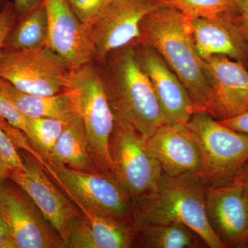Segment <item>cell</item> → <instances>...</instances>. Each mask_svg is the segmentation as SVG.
<instances>
[{
    "label": "cell",
    "mask_w": 248,
    "mask_h": 248,
    "mask_svg": "<svg viewBox=\"0 0 248 248\" xmlns=\"http://www.w3.org/2000/svg\"><path fill=\"white\" fill-rule=\"evenodd\" d=\"M146 143L148 151L166 175L195 173L203 176L202 148L187 124H164L147 138Z\"/></svg>",
    "instance_id": "9a60e30c"
},
{
    "label": "cell",
    "mask_w": 248,
    "mask_h": 248,
    "mask_svg": "<svg viewBox=\"0 0 248 248\" xmlns=\"http://www.w3.org/2000/svg\"><path fill=\"white\" fill-rule=\"evenodd\" d=\"M8 1H9V0H0V13H1L2 9H4L5 5L6 4Z\"/></svg>",
    "instance_id": "e575fe53"
},
{
    "label": "cell",
    "mask_w": 248,
    "mask_h": 248,
    "mask_svg": "<svg viewBox=\"0 0 248 248\" xmlns=\"http://www.w3.org/2000/svg\"><path fill=\"white\" fill-rule=\"evenodd\" d=\"M48 23L47 46L72 71L95 61L91 29L77 17L66 0H44Z\"/></svg>",
    "instance_id": "7c38bea8"
},
{
    "label": "cell",
    "mask_w": 248,
    "mask_h": 248,
    "mask_svg": "<svg viewBox=\"0 0 248 248\" xmlns=\"http://www.w3.org/2000/svg\"><path fill=\"white\" fill-rule=\"evenodd\" d=\"M9 170V166H7L4 160L3 159L2 156L0 155V185L5 179H7Z\"/></svg>",
    "instance_id": "836d02e7"
},
{
    "label": "cell",
    "mask_w": 248,
    "mask_h": 248,
    "mask_svg": "<svg viewBox=\"0 0 248 248\" xmlns=\"http://www.w3.org/2000/svg\"><path fill=\"white\" fill-rule=\"evenodd\" d=\"M0 88L26 117L71 120L79 113L76 94L71 89L55 95L28 94L0 78Z\"/></svg>",
    "instance_id": "d6986e66"
},
{
    "label": "cell",
    "mask_w": 248,
    "mask_h": 248,
    "mask_svg": "<svg viewBox=\"0 0 248 248\" xmlns=\"http://www.w3.org/2000/svg\"><path fill=\"white\" fill-rule=\"evenodd\" d=\"M95 63L115 120L129 124L147 138L167 124L133 43Z\"/></svg>",
    "instance_id": "7a4b0ae2"
},
{
    "label": "cell",
    "mask_w": 248,
    "mask_h": 248,
    "mask_svg": "<svg viewBox=\"0 0 248 248\" xmlns=\"http://www.w3.org/2000/svg\"><path fill=\"white\" fill-rule=\"evenodd\" d=\"M135 228L133 247L196 248L206 246L200 236L182 223H151Z\"/></svg>",
    "instance_id": "44dd1931"
},
{
    "label": "cell",
    "mask_w": 248,
    "mask_h": 248,
    "mask_svg": "<svg viewBox=\"0 0 248 248\" xmlns=\"http://www.w3.org/2000/svg\"><path fill=\"white\" fill-rule=\"evenodd\" d=\"M73 71L48 46L42 48L3 50L0 78L28 94L55 95L71 89Z\"/></svg>",
    "instance_id": "52a82bcc"
},
{
    "label": "cell",
    "mask_w": 248,
    "mask_h": 248,
    "mask_svg": "<svg viewBox=\"0 0 248 248\" xmlns=\"http://www.w3.org/2000/svg\"><path fill=\"white\" fill-rule=\"evenodd\" d=\"M205 209L212 229L226 248H248V202L239 182L207 186Z\"/></svg>",
    "instance_id": "4fadbf2b"
},
{
    "label": "cell",
    "mask_w": 248,
    "mask_h": 248,
    "mask_svg": "<svg viewBox=\"0 0 248 248\" xmlns=\"http://www.w3.org/2000/svg\"><path fill=\"white\" fill-rule=\"evenodd\" d=\"M136 42L150 46L164 59L187 89L196 112L210 114V84L188 17L173 8L161 6L143 18L141 37Z\"/></svg>",
    "instance_id": "6da1fadb"
},
{
    "label": "cell",
    "mask_w": 248,
    "mask_h": 248,
    "mask_svg": "<svg viewBox=\"0 0 248 248\" xmlns=\"http://www.w3.org/2000/svg\"><path fill=\"white\" fill-rule=\"evenodd\" d=\"M70 121L28 117L29 135L27 137L46 162L49 155Z\"/></svg>",
    "instance_id": "603a6c76"
},
{
    "label": "cell",
    "mask_w": 248,
    "mask_h": 248,
    "mask_svg": "<svg viewBox=\"0 0 248 248\" xmlns=\"http://www.w3.org/2000/svg\"><path fill=\"white\" fill-rule=\"evenodd\" d=\"M75 221L62 248H128L133 247L135 226L113 217L82 211Z\"/></svg>",
    "instance_id": "ac0fdd59"
},
{
    "label": "cell",
    "mask_w": 248,
    "mask_h": 248,
    "mask_svg": "<svg viewBox=\"0 0 248 248\" xmlns=\"http://www.w3.org/2000/svg\"><path fill=\"white\" fill-rule=\"evenodd\" d=\"M81 22L90 26L107 9L112 0H66Z\"/></svg>",
    "instance_id": "d4e9b609"
},
{
    "label": "cell",
    "mask_w": 248,
    "mask_h": 248,
    "mask_svg": "<svg viewBox=\"0 0 248 248\" xmlns=\"http://www.w3.org/2000/svg\"><path fill=\"white\" fill-rule=\"evenodd\" d=\"M186 124L202 148L205 184L234 182L248 161V134L228 128L205 112H195Z\"/></svg>",
    "instance_id": "8992f818"
},
{
    "label": "cell",
    "mask_w": 248,
    "mask_h": 248,
    "mask_svg": "<svg viewBox=\"0 0 248 248\" xmlns=\"http://www.w3.org/2000/svg\"><path fill=\"white\" fill-rule=\"evenodd\" d=\"M72 78L71 89L76 94L93 164L98 172L112 174L109 141L115 117L97 63L74 70Z\"/></svg>",
    "instance_id": "277c9868"
},
{
    "label": "cell",
    "mask_w": 248,
    "mask_h": 248,
    "mask_svg": "<svg viewBox=\"0 0 248 248\" xmlns=\"http://www.w3.org/2000/svg\"><path fill=\"white\" fill-rule=\"evenodd\" d=\"M0 209L16 248H62L58 232L30 196L9 178L0 185Z\"/></svg>",
    "instance_id": "9c48e42d"
},
{
    "label": "cell",
    "mask_w": 248,
    "mask_h": 248,
    "mask_svg": "<svg viewBox=\"0 0 248 248\" xmlns=\"http://www.w3.org/2000/svg\"><path fill=\"white\" fill-rule=\"evenodd\" d=\"M0 248H16L12 236L0 209Z\"/></svg>",
    "instance_id": "1f68e13d"
},
{
    "label": "cell",
    "mask_w": 248,
    "mask_h": 248,
    "mask_svg": "<svg viewBox=\"0 0 248 248\" xmlns=\"http://www.w3.org/2000/svg\"><path fill=\"white\" fill-rule=\"evenodd\" d=\"M228 128L236 131L248 134V108L244 113L226 120H218Z\"/></svg>",
    "instance_id": "f546056e"
},
{
    "label": "cell",
    "mask_w": 248,
    "mask_h": 248,
    "mask_svg": "<svg viewBox=\"0 0 248 248\" xmlns=\"http://www.w3.org/2000/svg\"><path fill=\"white\" fill-rule=\"evenodd\" d=\"M16 20L17 16L15 11L14 4L9 1L0 13V53L5 38Z\"/></svg>",
    "instance_id": "83f0119b"
},
{
    "label": "cell",
    "mask_w": 248,
    "mask_h": 248,
    "mask_svg": "<svg viewBox=\"0 0 248 248\" xmlns=\"http://www.w3.org/2000/svg\"><path fill=\"white\" fill-rule=\"evenodd\" d=\"M48 162L80 172H98L90 156L84 124L79 113L67 124L49 155Z\"/></svg>",
    "instance_id": "ffe728a7"
},
{
    "label": "cell",
    "mask_w": 248,
    "mask_h": 248,
    "mask_svg": "<svg viewBox=\"0 0 248 248\" xmlns=\"http://www.w3.org/2000/svg\"><path fill=\"white\" fill-rule=\"evenodd\" d=\"M235 180L237 181L243 186L245 196L248 202V161L240 171Z\"/></svg>",
    "instance_id": "d6a6232c"
},
{
    "label": "cell",
    "mask_w": 248,
    "mask_h": 248,
    "mask_svg": "<svg viewBox=\"0 0 248 248\" xmlns=\"http://www.w3.org/2000/svg\"><path fill=\"white\" fill-rule=\"evenodd\" d=\"M210 87V115L226 120L248 108V70L244 63L222 55L203 60Z\"/></svg>",
    "instance_id": "5bb4252c"
},
{
    "label": "cell",
    "mask_w": 248,
    "mask_h": 248,
    "mask_svg": "<svg viewBox=\"0 0 248 248\" xmlns=\"http://www.w3.org/2000/svg\"><path fill=\"white\" fill-rule=\"evenodd\" d=\"M0 155L10 170L25 172L27 171L22 156L14 142L0 125Z\"/></svg>",
    "instance_id": "4316f807"
},
{
    "label": "cell",
    "mask_w": 248,
    "mask_h": 248,
    "mask_svg": "<svg viewBox=\"0 0 248 248\" xmlns=\"http://www.w3.org/2000/svg\"><path fill=\"white\" fill-rule=\"evenodd\" d=\"M48 23L45 5L18 18L3 43V50L42 48L47 46Z\"/></svg>",
    "instance_id": "7402d4cb"
},
{
    "label": "cell",
    "mask_w": 248,
    "mask_h": 248,
    "mask_svg": "<svg viewBox=\"0 0 248 248\" xmlns=\"http://www.w3.org/2000/svg\"><path fill=\"white\" fill-rule=\"evenodd\" d=\"M164 6L180 11L187 17L236 16L235 0H162Z\"/></svg>",
    "instance_id": "cb8c5ba5"
},
{
    "label": "cell",
    "mask_w": 248,
    "mask_h": 248,
    "mask_svg": "<svg viewBox=\"0 0 248 248\" xmlns=\"http://www.w3.org/2000/svg\"><path fill=\"white\" fill-rule=\"evenodd\" d=\"M0 118L29 135L28 117L20 112L11 98L0 88Z\"/></svg>",
    "instance_id": "484cf974"
},
{
    "label": "cell",
    "mask_w": 248,
    "mask_h": 248,
    "mask_svg": "<svg viewBox=\"0 0 248 248\" xmlns=\"http://www.w3.org/2000/svg\"><path fill=\"white\" fill-rule=\"evenodd\" d=\"M19 152L27 171L10 170L9 178L34 201L42 213L58 232L63 242L76 219L82 216L79 208L50 179L42 165L30 153Z\"/></svg>",
    "instance_id": "8fae6325"
},
{
    "label": "cell",
    "mask_w": 248,
    "mask_h": 248,
    "mask_svg": "<svg viewBox=\"0 0 248 248\" xmlns=\"http://www.w3.org/2000/svg\"><path fill=\"white\" fill-rule=\"evenodd\" d=\"M44 0H14L13 1L17 19L43 4Z\"/></svg>",
    "instance_id": "4dcf8cb0"
},
{
    "label": "cell",
    "mask_w": 248,
    "mask_h": 248,
    "mask_svg": "<svg viewBox=\"0 0 248 248\" xmlns=\"http://www.w3.org/2000/svg\"><path fill=\"white\" fill-rule=\"evenodd\" d=\"M236 17L247 41L248 46V0H235Z\"/></svg>",
    "instance_id": "f1b7e54d"
},
{
    "label": "cell",
    "mask_w": 248,
    "mask_h": 248,
    "mask_svg": "<svg viewBox=\"0 0 248 248\" xmlns=\"http://www.w3.org/2000/svg\"><path fill=\"white\" fill-rule=\"evenodd\" d=\"M207 185L202 176L186 173L163 174L153 192L133 202L135 227L151 223H179L200 236L210 248H226L212 229L205 209Z\"/></svg>",
    "instance_id": "3957f363"
},
{
    "label": "cell",
    "mask_w": 248,
    "mask_h": 248,
    "mask_svg": "<svg viewBox=\"0 0 248 248\" xmlns=\"http://www.w3.org/2000/svg\"><path fill=\"white\" fill-rule=\"evenodd\" d=\"M188 18L196 49L202 60L222 55L243 63L248 61L247 41L236 16Z\"/></svg>",
    "instance_id": "e0dca14e"
},
{
    "label": "cell",
    "mask_w": 248,
    "mask_h": 248,
    "mask_svg": "<svg viewBox=\"0 0 248 248\" xmlns=\"http://www.w3.org/2000/svg\"><path fill=\"white\" fill-rule=\"evenodd\" d=\"M164 6L162 0H112L90 26L96 50L94 62L138 40L143 18Z\"/></svg>",
    "instance_id": "30bf717a"
},
{
    "label": "cell",
    "mask_w": 248,
    "mask_h": 248,
    "mask_svg": "<svg viewBox=\"0 0 248 248\" xmlns=\"http://www.w3.org/2000/svg\"><path fill=\"white\" fill-rule=\"evenodd\" d=\"M133 44L167 124H187L196 108L182 81L154 48L138 42Z\"/></svg>",
    "instance_id": "2e32d148"
},
{
    "label": "cell",
    "mask_w": 248,
    "mask_h": 248,
    "mask_svg": "<svg viewBox=\"0 0 248 248\" xmlns=\"http://www.w3.org/2000/svg\"><path fill=\"white\" fill-rule=\"evenodd\" d=\"M41 164L81 212L113 217L134 224L133 199L112 174L80 172L48 162Z\"/></svg>",
    "instance_id": "5b68a950"
},
{
    "label": "cell",
    "mask_w": 248,
    "mask_h": 248,
    "mask_svg": "<svg viewBox=\"0 0 248 248\" xmlns=\"http://www.w3.org/2000/svg\"><path fill=\"white\" fill-rule=\"evenodd\" d=\"M146 141L133 126L115 120L109 141L112 174L133 202L153 192L164 174L148 151Z\"/></svg>",
    "instance_id": "ba28073f"
}]
</instances>
